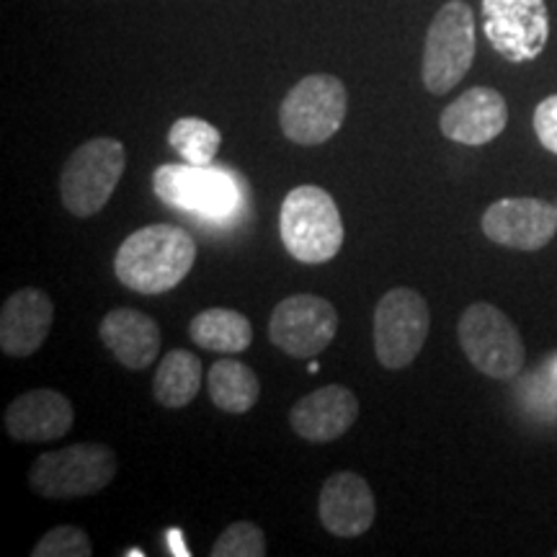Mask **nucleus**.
I'll use <instances>...</instances> for the list:
<instances>
[{
	"label": "nucleus",
	"instance_id": "20e7f679",
	"mask_svg": "<svg viewBox=\"0 0 557 557\" xmlns=\"http://www.w3.org/2000/svg\"><path fill=\"white\" fill-rule=\"evenodd\" d=\"M475 60V16L465 0H449L436 11L423 45L421 78L429 94L444 96L462 83Z\"/></svg>",
	"mask_w": 557,
	"mask_h": 557
},
{
	"label": "nucleus",
	"instance_id": "6ab92c4d",
	"mask_svg": "<svg viewBox=\"0 0 557 557\" xmlns=\"http://www.w3.org/2000/svg\"><path fill=\"white\" fill-rule=\"evenodd\" d=\"M189 336L214 354H243L253 341V325L238 310L209 308L191 320Z\"/></svg>",
	"mask_w": 557,
	"mask_h": 557
},
{
	"label": "nucleus",
	"instance_id": "412c9836",
	"mask_svg": "<svg viewBox=\"0 0 557 557\" xmlns=\"http://www.w3.org/2000/svg\"><path fill=\"white\" fill-rule=\"evenodd\" d=\"M201 387V361L186 348H173L156 369L152 395L163 408H186Z\"/></svg>",
	"mask_w": 557,
	"mask_h": 557
},
{
	"label": "nucleus",
	"instance_id": "9b49d317",
	"mask_svg": "<svg viewBox=\"0 0 557 557\" xmlns=\"http://www.w3.org/2000/svg\"><path fill=\"white\" fill-rule=\"evenodd\" d=\"M338 331V312L329 299L292 295L276 305L269 320L271 344L287 357L312 359L331 346Z\"/></svg>",
	"mask_w": 557,
	"mask_h": 557
},
{
	"label": "nucleus",
	"instance_id": "f3484780",
	"mask_svg": "<svg viewBox=\"0 0 557 557\" xmlns=\"http://www.w3.org/2000/svg\"><path fill=\"white\" fill-rule=\"evenodd\" d=\"M75 410L65 395L58 389H32V393L18 395L16 400L5 408L3 423L11 438L16 442H58L73 429Z\"/></svg>",
	"mask_w": 557,
	"mask_h": 557
},
{
	"label": "nucleus",
	"instance_id": "5701e85b",
	"mask_svg": "<svg viewBox=\"0 0 557 557\" xmlns=\"http://www.w3.org/2000/svg\"><path fill=\"white\" fill-rule=\"evenodd\" d=\"M212 557H263L267 555V537L261 527L250 521H235L220 534L214 547L209 549Z\"/></svg>",
	"mask_w": 557,
	"mask_h": 557
},
{
	"label": "nucleus",
	"instance_id": "a211bd4d",
	"mask_svg": "<svg viewBox=\"0 0 557 557\" xmlns=\"http://www.w3.org/2000/svg\"><path fill=\"white\" fill-rule=\"evenodd\" d=\"M99 336L114 359L127 369H148L158 359L160 329L145 312L135 308H116L101 320Z\"/></svg>",
	"mask_w": 557,
	"mask_h": 557
},
{
	"label": "nucleus",
	"instance_id": "423d86ee",
	"mask_svg": "<svg viewBox=\"0 0 557 557\" xmlns=\"http://www.w3.org/2000/svg\"><path fill=\"white\" fill-rule=\"evenodd\" d=\"M457 338L465 357L491 380H513L524 369L527 348L517 325L491 302H475L462 312Z\"/></svg>",
	"mask_w": 557,
	"mask_h": 557
},
{
	"label": "nucleus",
	"instance_id": "6e6552de",
	"mask_svg": "<svg viewBox=\"0 0 557 557\" xmlns=\"http://www.w3.org/2000/svg\"><path fill=\"white\" fill-rule=\"evenodd\" d=\"M348 109L346 86L336 75L315 73L297 83L284 96L278 124L287 139L297 145L329 143L344 127Z\"/></svg>",
	"mask_w": 557,
	"mask_h": 557
},
{
	"label": "nucleus",
	"instance_id": "dca6fc26",
	"mask_svg": "<svg viewBox=\"0 0 557 557\" xmlns=\"http://www.w3.org/2000/svg\"><path fill=\"white\" fill-rule=\"evenodd\" d=\"M54 305L47 292L26 287L5 299L0 312V348L5 357L26 359L45 346L52 331Z\"/></svg>",
	"mask_w": 557,
	"mask_h": 557
},
{
	"label": "nucleus",
	"instance_id": "393cba45",
	"mask_svg": "<svg viewBox=\"0 0 557 557\" xmlns=\"http://www.w3.org/2000/svg\"><path fill=\"white\" fill-rule=\"evenodd\" d=\"M534 132L542 148L557 156V96L540 101V107L534 109Z\"/></svg>",
	"mask_w": 557,
	"mask_h": 557
},
{
	"label": "nucleus",
	"instance_id": "39448f33",
	"mask_svg": "<svg viewBox=\"0 0 557 557\" xmlns=\"http://www.w3.org/2000/svg\"><path fill=\"white\" fill-rule=\"evenodd\" d=\"M114 475V449L99 442H81L58 451H45L34 459L29 485L45 498H86L101 493Z\"/></svg>",
	"mask_w": 557,
	"mask_h": 557
},
{
	"label": "nucleus",
	"instance_id": "aec40b11",
	"mask_svg": "<svg viewBox=\"0 0 557 557\" xmlns=\"http://www.w3.org/2000/svg\"><path fill=\"white\" fill-rule=\"evenodd\" d=\"M207 387L214 406L233 416L248 413L261 395V382L253 369L235 359L214 361L207 374Z\"/></svg>",
	"mask_w": 557,
	"mask_h": 557
},
{
	"label": "nucleus",
	"instance_id": "f03ea898",
	"mask_svg": "<svg viewBox=\"0 0 557 557\" xmlns=\"http://www.w3.org/2000/svg\"><path fill=\"white\" fill-rule=\"evenodd\" d=\"M278 235L299 263H329L344 246V220L329 191L320 186H297L284 197Z\"/></svg>",
	"mask_w": 557,
	"mask_h": 557
},
{
	"label": "nucleus",
	"instance_id": "9d476101",
	"mask_svg": "<svg viewBox=\"0 0 557 557\" xmlns=\"http://www.w3.org/2000/svg\"><path fill=\"white\" fill-rule=\"evenodd\" d=\"M485 39L500 58L521 65L537 60L549 39L545 0H483Z\"/></svg>",
	"mask_w": 557,
	"mask_h": 557
},
{
	"label": "nucleus",
	"instance_id": "7ed1b4c3",
	"mask_svg": "<svg viewBox=\"0 0 557 557\" xmlns=\"http://www.w3.org/2000/svg\"><path fill=\"white\" fill-rule=\"evenodd\" d=\"M124 169H127V150L120 139H88L67 158L60 173L62 205L73 218H94L114 197Z\"/></svg>",
	"mask_w": 557,
	"mask_h": 557
},
{
	"label": "nucleus",
	"instance_id": "f257e3e1",
	"mask_svg": "<svg viewBox=\"0 0 557 557\" xmlns=\"http://www.w3.org/2000/svg\"><path fill=\"white\" fill-rule=\"evenodd\" d=\"M194 261L197 243L191 235L184 227L160 222L124 238L116 250L114 274L124 287L139 295H163L184 282Z\"/></svg>",
	"mask_w": 557,
	"mask_h": 557
},
{
	"label": "nucleus",
	"instance_id": "4be33fe9",
	"mask_svg": "<svg viewBox=\"0 0 557 557\" xmlns=\"http://www.w3.org/2000/svg\"><path fill=\"white\" fill-rule=\"evenodd\" d=\"M169 145L191 165H212L214 156L220 152L222 135L214 124L197 116H184L173 122L169 132Z\"/></svg>",
	"mask_w": 557,
	"mask_h": 557
},
{
	"label": "nucleus",
	"instance_id": "2eb2a0df",
	"mask_svg": "<svg viewBox=\"0 0 557 557\" xmlns=\"http://www.w3.org/2000/svg\"><path fill=\"white\" fill-rule=\"evenodd\" d=\"M359 418V398L348 387L325 385L295 403L289 426L310 444H331L346 434Z\"/></svg>",
	"mask_w": 557,
	"mask_h": 557
},
{
	"label": "nucleus",
	"instance_id": "b1692460",
	"mask_svg": "<svg viewBox=\"0 0 557 557\" xmlns=\"http://www.w3.org/2000/svg\"><path fill=\"white\" fill-rule=\"evenodd\" d=\"M94 545L81 527H54L37 542L32 557H90Z\"/></svg>",
	"mask_w": 557,
	"mask_h": 557
},
{
	"label": "nucleus",
	"instance_id": "0eeeda50",
	"mask_svg": "<svg viewBox=\"0 0 557 557\" xmlns=\"http://www.w3.org/2000/svg\"><path fill=\"white\" fill-rule=\"evenodd\" d=\"M152 191L169 207L205 220H230L243 201L233 173L212 165H160L152 173Z\"/></svg>",
	"mask_w": 557,
	"mask_h": 557
},
{
	"label": "nucleus",
	"instance_id": "f8f14e48",
	"mask_svg": "<svg viewBox=\"0 0 557 557\" xmlns=\"http://www.w3.org/2000/svg\"><path fill=\"white\" fill-rule=\"evenodd\" d=\"M485 238L513 250L545 248L557 233V207L534 197L493 201L480 220Z\"/></svg>",
	"mask_w": 557,
	"mask_h": 557
},
{
	"label": "nucleus",
	"instance_id": "4468645a",
	"mask_svg": "<svg viewBox=\"0 0 557 557\" xmlns=\"http://www.w3.org/2000/svg\"><path fill=\"white\" fill-rule=\"evenodd\" d=\"M320 524H323L333 537H359L369 532L374 524V493L369 483L357 472H336L325 480L323 491L318 498Z\"/></svg>",
	"mask_w": 557,
	"mask_h": 557
},
{
	"label": "nucleus",
	"instance_id": "ddd939ff",
	"mask_svg": "<svg viewBox=\"0 0 557 557\" xmlns=\"http://www.w3.org/2000/svg\"><path fill=\"white\" fill-rule=\"evenodd\" d=\"M508 124V107L506 99L496 88L475 86L465 90L459 99L449 103L447 109L438 116V129L442 135L451 139V143L470 145V148H480V145L493 143Z\"/></svg>",
	"mask_w": 557,
	"mask_h": 557
},
{
	"label": "nucleus",
	"instance_id": "a878e982",
	"mask_svg": "<svg viewBox=\"0 0 557 557\" xmlns=\"http://www.w3.org/2000/svg\"><path fill=\"white\" fill-rule=\"evenodd\" d=\"M555 557H557V553H555Z\"/></svg>",
	"mask_w": 557,
	"mask_h": 557
},
{
	"label": "nucleus",
	"instance_id": "1a4fd4ad",
	"mask_svg": "<svg viewBox=\"0 0 557 557\" xmlns=\"http://www.w3.org/2000/svg\"><path fill=\"white\" fill-rule=\"evenodd\" d=\"M426 299L416 289H389L374 308V354L385 369H406L429 338Z\"/></svg>",
	"mask_w": 557,
	"mask_h": 557
}]
</instances>
